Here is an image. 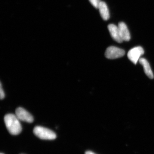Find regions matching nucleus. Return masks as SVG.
<instances>
[{
  "label": "nucleus",
  "mask_w": 154,
  "mask_h": 154,
  "mask_svg": "<svg viewBox=\"0 0 154 154\" xmlns=\"http://www.w3.org/2000/svg\"><path fill=\"white\" fill-rule=\"evenodd\" d=\"M4 121L6 128L11 134L17 135L22 131V125L16 115L11 113L7 114L5 116Z\"/></svg>",
  "instance_id": "obj_1"
},
{
  "label": "nucleus",
  "mask_w": 154,
  "mask_h": 154,
  "mask_svg": "<svg viewBox=\"0 0 154 154\" xmlns=\"http://www.w3.org/2000/svg\"><path fill=\"white\" fill-rule=\"evenodd\" d=\"M33 133L40 139L53 140L56 138L55 133L51 130L40 126L35 127L33 129Z\"/></svg>",
  "instance_id": "obj_2"
},
{
  "label": "nucleus",
  "mask_w": 154,
  "mask_h": 154,
  "mask_svg": "<svg viewBox=\"0 0 154 154\" xmlns=\"http://www.w3.org/2000/svg\"><path fill=\"white\" fill-rule=\"evenodd\" d=\"M125 54L124 50L115 46L107 48L105 53V57L108 59H115L122 57Z\"/></svg>",
  "instance_id": "obj_3"
},
{
  "label": "nucleus",
  "mask_w": 154,
  "mask_h": 154,
  "mask_svg": "<svg viewBox=\"0 0 154 154\" xmlns=\"http://www.w3.org/2000/svg\"><path fill=\"white\" fill-rule=\"evenodd\" d=\"M144 54V51L142 47L137 46L129 50L128 53V57L133 63L136 64L140 58L141 56Z\"/></svg>",
  "instance_id": "obj_4"
},
{
  "label": "nucleus",
  "mask_w": 154,
  "mask_h": 154,
  "mask_svg": "<svg viewBox=\"0 0 154 154\" xmlns=\"http://www.w3.org/2000/svg\"><path fill=\"white\" fill-rule=\"evenodd\" d=\"M15 115L19 120L28 123H32L34 120L32 115L22 107H19L16 109Z\"/></svg>",
  "instance_id": "obj_5"
},
{
  "label": "nucleus",
  "mask_w": 154,
  "mask_h": 154,
  "mask_svg": "<svg viewBox=\"0 0 154 154\" xmlns=\"http://www.w3.org/2000/svg\"><path fill=\"white\" fill-rule=\"evenodd\" d=\"M119 34L122 41H129L131 39L130 33L126 24L123 22H120L118 24Z\"/></svg>",
  "instance_id": "obj_6"
},
{
  "label": "nucleus",
  "mask_w": 154,
  "mask_h": 154,
  "mask_svg": "<svg viewBox=\"0 0 154 154\" xmlns=\"http://www.w3.org/2000/svg\"><path fill=\"white\" fill-rule=\"evenodd\" d=\"M107 28L111 37L116 42L118 43H122L123 42L120 37L118 26L114 24H111L108 25Z\"/></svg>",
  "instance_id": "obj_7"
},
{
  "label": "nucleus",
  "mask_w": 154,
  "mask_h": 154,
  "mask_svg": "<svg viewBox=\"0 0 154 154\" xmlns=\"http://www.w3.org/2000/svg\"><path fill=\"white\" fill-rule=\"evenodd\" d=\"M139 61L140 63L143 66L144 71L146 75L149 79H153V73L152 71L151 68L150 66L148 61L144 58H140Z\"/></svg>",
  "instance_id": "obj_8"
},
{
  "label": "nucleus",
  "mask_w": 154,
  "mask_h": 154,
  "mask_svg": "<svg viewBox=\"0 0 154 154\" xmlns=\"http://www.w3.org/2000/svg\"><path fill=\"white\" fill-rule=\"evenodd\" d=\"M98 9L102 19L105 21L108 20L110 18V14L107 4L105 2L101 1Z\"/></svg>",
  "instance_id": "obj_9"
},
{
  "label": "nucleus",
  "mask_w": 154,
  "mask_h": 154,
  "mask_svg": "<svg viewBox=\"0 0 154 154\" xmlns=\"http://www.w3.org/2000/svg\"><path fill=\"white\" fill-rule=\"evenodd\" d=\"M89 1L91 5L96 9H98L99 4L101 2V0H89Z\"/></svg>",
  "instance_id": "obj_10"
},
{
  "label": "nucleus",
  "mask_w": 154,
  "mask_h": 154,
  "mask_svg": "<svg viewBox=\"0 0 154 154\" xmlns=\"http://www.w3.org/2000/svg\"><path fill=\"white\" fill-rule=\"evenodd\" d=\"M2 83H1V86H0V98L1 99H3L5 97V93L4 92V90L3 89L2 86Z\"/></svg>",
  "instance_id": "obj_11"
},
{
  "label": "nucleus",
  "mask_w": 154,
  "mask_h": 154,
  "mask_svg": "<svg viewBox=\"0 0 154 154\" xmlns=\"http://www.w3.org/2000/svg\"><path fill=\"white\" fill-rule=\"evenodd\" d=\"M85 154H96L94 152L91 151H87L85 153Z\"/></svg>",
  "instance_id": "obj_12"
},
{
  "label": "nucleus",
  "mask_w": 154,
  "mask_h": 154,
  "mask_svg": "<svg viewBox=\"0 0 154 154\" xmlns=\"http://www.w3.org/2000/svg\"><path fill=\"white\" fill-rule=\"evenodd\" d=\"M0 154H3V153H1Z\"/></svg>",
  "instance_id": "obj_13"
}]
</instances>
